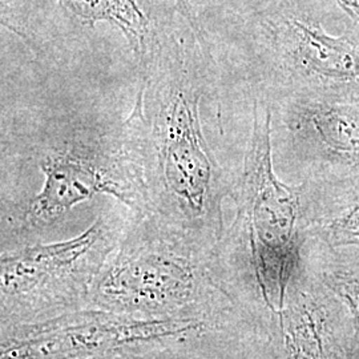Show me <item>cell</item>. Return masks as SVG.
<instances>
[{
  "label": "cell",
  "instance_id": "13",
  "mask_svg": "<svg viewBox=\"0 0 359 359\" xmlns=\"http://www.w3.org/2000/svg\"><path fill=\"white\" fill-rule=\"evenodd\" d=\"M339 8L359 25V0H334Z\"/></svg>",
  "mask_w": 359,
  "mask_h": 359
},
{
  "label": "cell",
  "instance_id": "11",
  "mask_svg": "<svg viewBox=\"0 0 359 359\" xmlns=\"http://www.w3.org/2000/svg\"><path fill=\"white\" fill-rule=\"evenodd\" d=\"M59 6L81 26L104 22L118 28L137 63L148 57L160 35L137 0H59Z\"/></svg>",
  "mask_w": 359,
  "mask_h": 359
},
{
  "label": "cell",
  "instance_id": "1",
  "mask_svg": "<svg viewBox=\"0 0 359 359\" xmlns=\"http://www.w3.org/2000/svg\"><path fill=\"white\" fill-rule=\"evenodd\" d=\"M213 57L189 28L160 32L139 63L136 103L118 133L142 185L147 210L156 208L168 226L197 238L219 240L221 205L233 192L206 139L201 102Z\"/></svg>",
  "mask_w": 359,
  "mask_h": 359
},
{
  "label": "cell",
  "instance_id": "15",
  "mask_svg": "<svg viewBox=\"0 0 359 359\" xmlns=\"http://www.w3.org/2000/svg\"><path fill=\"white\" fill-rule=\"evenodd\" d=\"M90 359H132L127 358V357H121V355H116V354H109V355H104V357H97V358ZM135 359V358H133Z\"/></svg>",
  "mask_w": 359,
  "mask_h": 359
},
{
  "label": "cell",
  "instance_id": "7",
  "mask_svg": "<svg viewBox=\"0 0 359 359\" xmlns=\"http://www.w3.org/2000/svg\"><path fill=\"white\" fill-rule=\"evenodd\" d=\"M283 133L287 165L302 181L359 175V102L294 97L271 103Z\"/></svg>",
  "mask_w": 359,
  "mask_h": 359
},
{
  "label": "cell",
  "instance_id": "12",
  "mask_svg": "<svg viewBox=\"0 0 359 359\" xmlns=\"http://www.w3.org/2000/svg\"><path fill=\"white\" fill-rule=\"evenodd\" d=\"M304 264L346 308L359 351V246H329L310 237Z\"/></svg>",
  "mask_w": 359,
  "mask_h": 359
},
{
  "label": "cell",
  "instance_id": "6",
  "mask_svg": "<svg viewBox=\"0 0 359 359\" xmlns=\"http://www.w3.org/2000/svg\"><path fill=\"white\" fill-rule=\"evenodd\" d=\"M188 318H133L111 311H87L41 322L7 338L0 359H90L115 350L200 329Z\"/></svg>",
  "mask_w": 359,
  "mask_h": 359
},
{
  "label": "cell",
  "instance_id": "14",
  "mask_svg": "<svg viewBox=\"0 0 359 359\" xmlns=\"http://www.w3.org/2000/svg\"><path fill=\"white\" fill-rule=\"evenodd\" d=\"M175 1H176V10L180 16H182L188 22H193L197 18V13L193 8L191 0H175Z\"/></svg>",
  "mask_w": 359,
  "mask_h": 359
},
{
  "label": "cell",
  "instance_id": "8",
  "mask_svg": "<svg viewBox=\"0 0 359 359\" xmlns=\"http://www.w3.org/2000/svg\"><path fill=\"white\" fill-rule=\"evenodd\" d=\"M276 359H359L344 304L306 269L292 283L286 306L270 326Z\"/></svg>",
  "mask_w": 359,
  "mask_h": 359
},
{
  "label": "cell",
  "instance_id": "4",
  "mask_svg": "<svg viewBox=\"0 0 359 359\" xmlns=\"http://www.w3.org/2000/svg\"><path fill=\"white\" fill-rule=\"evenodd\" d=\"M200 281L192 255L176 241L140 233L121 246L97 285L99 302L124 314H170L188 305Z\"/></svg>",
  "mask_w": 359,
  "mask_h": 359
},
{
  "label": "cell",
  "instance_id": "2",
  "mask_svg": "<svg viewBox=\"0 0 359 359\" xmlns=\"http://www.w3.org/2000/svg\"><path fill=\"white\" fill-rule=\"evenodd\" d=\"M271 132V103L253 96L252 130L231 192L237 215L228 241L231 261L270 326L286 306L304 265L310 231L306 185H287L277 176Z\"/></svg>",
  "mask_w": 359,
  "mask_h": 359
},
{
  "label": "cell",
  "instance_id": "5",
  "mask_svg": "<svg viewBox=\"0 0 359 359\" xmlns=\"http://www.w3.org/2000/svg\"><path fill=\"white\" fill-rule=\"evenodd\" d=\"M40 169L43 187L26 210V221L32 225H48L97 194L147 210L142 187L118 137L109 149L92 142L65 140L44 154Z\"/></svg>",
  "mask_w": 359,
  "mask_h": 359
},
{
  "label": "cell",
  "instance_id": "10",
  "mask_svg": "<svg viewBox=\"0 0 359 359\" xmlns=\"http://www.w3.org/2000/svg\"><path fill=\"white\" fill-rule=\"evenodd\" d=\"M304 182L309 236L334 248L359 246V175L330 182Z\"/></svg>",
  "mask_w": 359,
  "mask_h": 359
},
{
  "label": "cell",
  "instance_id": "9",
  "mask_svg": "<svg viewBox=\"0 0 359 359\" xmlns=\"http://www.w3.org/2000/svg\"><path fill=\"white\" fill-rule=\"evenodd\" d=\"M108 226L97 218L76 237L53 244L28 246L1 257L0 285L7 298H29L55 292L90 269L107 244Z\"/></svg>",
  "mask_w": 359,
  "mask_h": 359
},
{
  "label": "cell",
  "instance_id": "3",
  "mask_svg": "<svg viewBox=\"0 0 359 359\" xmlns=\"http://www.w3.org/2000/svg\"><path fill=\"white\" fill-rule=\"evenodd\" d=\"M245 63L253 96L359 102V25L330 29L308 0H290L257 22Z\"/></svg>",
  "mask_w": 359,
  "mask_h": 359
}]
</instances>
